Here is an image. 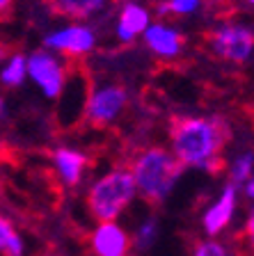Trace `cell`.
I'll list each match as a JSON object with an SVG mask.
<instances>
[{"instance_id":"19","label":"cell","mask_w":254,"mask_h":256,"mask_svg":"<svg viewBox=\"0 0 254 256\" xmlns=\"http://www.w3.org/2000/svg\"><path fill=\"white\" fill-rule=\"evenodd\" d=\"M204 0H167V12L169 14H195L201 7Z\"/></svg>"},{"instance_id":"5","label":"cell","mask_w":254,"mask_h":256,"mask_svg":"<svg viewBox=\"0 0 254 256\" xmlns=\"http://www.w3.org/2000/svg\"><path fill=\"white\" fill-rule=\"evenodd\" d=\"M26 74L46 98H60L67 87L64 64L48 50H35L30 58H26Z\"/></svg>"},{"instance_id":"3","label":"cell","mask_w":254,"mask_h":256,"mask_svg":"<svg viewBox=\"0 0 254 256\" xmlns=\"http://www.w3.org/2000/svg\"><path fill=\"white\" fill-rule=\"evenodd\" d=\"M135 197H138V192H135L131 172L117 167L92 183L90 192H87V208L99 224L115 222Z\"/></svg>"},{"instance_id":"2","label":"cell","mask_w":254,"mask_h":256,"mask_svg":"<svg viewBox=\"0 0 254 256\" xmlns=\"http://www.w3.org/2000/svg\"><path fill=\"white\" fill-rule=\"evenodd\" d=\"M128 172L135 183V192H140L149 204H160L174 190L183 165L163 146H149L133 158Z\"/></svg>"},{"instance_id":"1","label":"cell","mask_w":254,"mask_h":256,"mask_svg":"<svg viewBox=\"0 0 254 256\" xmlns=\"http://www.w3.org/2000/svg\"><path fill=\"white\" fill-rule=\"evenodd\" d=\"M229 140V126L217 117H179L169 126V142L183 167H197L217 174L224 167L222 149Z\"/></svg>"},{"instance_id":"14","label":"cell","mask_w":254,"mask_h":256,"mask_svg":"<svg viewBox=\"0 0 254 256\" xmlns=\"http://www.w3.org/2000/svg\"><path fill=\"white\" fill-rule=\"evenodd\" d=\"M0 254L3 256H23V240L14 224L0 215Z\"/></svg>"},{"instance_id":"10","label":"cell","mask_w":254,"mask_h":256,"mask_svg":"<svg viewBox=\"0 0 254 256\" xmlns=\"http://www.w3.org/2000/svg\"><path fill=\"white\" fill-rule=\"evenodd\" d=\"M142 37H144V44H147L149 50L165 60L176 58V55L181 53V48H183L181 32L169 26H163V23H151V26L144 30Z\"/></svg>"},{"instance_id":"17","label":"cell","mask_w":254,"mask_h":256,"mask_svg":"<svg viewBox=\"0 0 254 256\" xmlns=\"http://www.w3.org/2000/svg\"><path fill=\"white\" fill-rule=\"evenodd\" d=\"M156 238H158V222H156L154 218H149L144 220L142 224H140V229L135 231V247L138 250H149V247L156 242Z\"/></svg>"},{"instance_id":"24","label":"cell","mask_w":254,"mask_h":256,"mask_svg":"<svg viewBox=\"0 0 254 256\" xmlns=\"http://www.w3.org/2000/svg\"><path fill=\"white\" fill-rule=\"evenodd\" d=\"M245 2H249V5H252V2H254V0H245Z\"/></svg>"},{"instance_id":"6","label":"cell","mask_w":254,"mask_h":256,"mask_svg":"<svg viewBox=\"0 0 254 256\" xmlns=\"http://www.w3.org/2000/svg\"><path fill=\"white\" fill-rule=\"evenodd\" d=\"M126 103H128V94L122 85H115V82L101 85L96 90H92L90 96H87L85 114L94 126H106V124H112L122 114Z\"/></svg>"},{"instance_id":"20","label":"cell","mask_w":254,"mask_h":256,"mask_svg":"<svg viewBox=\"0 0 254 256\" xmlns=\"http://www.w3.org/2000/svg\"><path fill=\"white\" fill-rule=\"evenodd\" d=\"M10 7H12V0H0V16L7 14V12H10Z\"/></svg>"},{"instance_id":"18","label":"cell","mask_w":254,"mask_h":256,"mask_svg":"<svg viewBox=\"0 0 254 256\" xmlns=\"http://www.w3.org/2000/svg\"><path fill=\"white\" fill-rule=\"evenodd\" d=\"M192 256H229L227 247L220 245L217 240H201L195 245V252Z\"/></svg>"},{"instance_id":"22","label":"cell","mask_w":254,"mask_h":256,"mask_svg":"<svg viewBox=\"0 0 254 256\" xmlns=\"http://www.w3.org/2000/svg\"><path fill=\"white\" fill-rule=\"evenodd\" d=\"M5 108H7V103H5V98L0 96V119L5 117Z\"/></svg>"},{"instance_id":"16","label":"cell","mask_w":254,"mask_h":256,"mask_svg":"<svg viewBox=\"0 0 254 256\" xmlns=\"http://www.w3.org/2000/svg\"><path fill=\"white\" fill-rule=\"evenodd\" d=\"M252 151H245V154H240L238 158L233 160L231 165V186H240V183L249 181L252 178Z\"/></svg>"},{"instance_id":"9","label":"cell","mask_w":254,"mask_h":256,"mask_svg":"<svg viewBox=\"0 0 254 256\" xmlns=\"http://www.w3.org/2000/svg\"><path fill=\"white\" fill-rule=\"evenodd\" d=\"M233 213H236V188L231 183L224 186V190L220 192V197L213 206L206 208V213L201 218V224H204V231L208 236H217L220 231H224L231 222Z\"/></svg>"},{"instance_id":"23","label":"cell","mask_w":254,"mask_h":256,"mask_svg":"<svg viewBox=\"0 0 254 256\" xmlns=\"http://www.w3.org/2000/svg\"><path fill=\"white\" fill-rule=\"evenodd\" d=\"M5 55H7V48H5V44L0 42V62H3V60H5Z\"/></svg>"},{"instance_id":"11","label":"cell","mask_w":254,"mask_h":256,"mask_svg":"<svg viewBox=\"0 0 254 256\" xmlns=\"http://www.w3.org/2000/svg\"><path fill=\"white\" fill-rule=\"evenodd\" d=\"M151 26V14L147 7L138 2H126L117 18V39L119 42H133L135 37L144 34V30Z\"/></svg>"},{"instance_id":"7","label":"cell","mask_w":254,"mask_h":256,"mask_svg":"<svg viewBox=\"0 0 254 256\" xmlns=\"http://www.w3.org/2000/svg\"><path fill=\"white\" fill-rule=\"evenodd\" d=\"M44 44L51 50H60V53L71 55V58H80V55H87L94 50L96 34L90 26L71 23V26L60 28V30H53L51 34H46Z\"/></svg>"},{"instance_id":"15","label":"cell","mask_w":254,"mask_h":256,"mask_svg":"<svg viewBox=\"0 0 254 256\" xmlns=\"http://www.w3.org/2000/svg\"><path fill=\"white\" fill-rule=\"evenodd\" d=\"M26 78H28V74H26V58H23L21 53H14L5 62L3 71H0V82H3V85H7V87H19Z\"/></svg>"},{"instance_id":"12","label":"cell","mask_w":254,"mask_h":256,"mask_svg":"<svg viewBox=\"0 0 254 256\" xmlns=\"http://www.w3.org/2000/svg\"><path fill=\"white\" fill-rule=\"evenodd\" d=\"M53 162H55V170H58L62 183L64 186H69V188L80 186L85 170H87V165H90L87 156L80 154V151H76V149H67V146H62V149L55 151Z\"/></svg>"},{"instance_id":"21","label":"cell","mask_w":254,"mask_h":256,"mask_svg":"<svg viewBox=\"0 0 254 256\" xmlns=\"http://www.w3.org/2000/svg\"><path fill=\"white\" fill-rule=\"evenodd\" d=\"M245 194L252 199V194H254V183H252V178H249V181H245Z\"/></svg>"},{"instance_id":"13","label":"cell","mask_w":254,"mask_h":256,"mask_svg":"<svg viewBox=\"0 0 254 256\" xmlns=\"http://www.w3.org/2000/svg\"><path fill=\"white\" fill-rule=\"evenodd\" d=\"M46 5L67 18H90L106 7V0H46Z\"/></svg>"},{"instance_id":"4","label":"cell","mask_w":254,"mask_h":256,"mask_svg":"<svg viewBox=\"0 0 254 256\" xmlns=\"http://www.w3.org/2000/svg\"><path fill=\"white\" fill-rule=\"evenodd\" d=\"M208 46L224 62L243 64L252 58V48H254L252 28L240 26V23L220 26L208 34Z\"/></svg>"},{"instance_id":"8","label":"cell","mask_w":254,"mask_h":256,"mask_svg":"<svg viewBox=\"0 0 254 256\" xmlns=\"http://www.w3.org/2000/svg\"><path fill=\"white\" fill-rule=\"evenodd\" d=\"M128 247L131 238L117 222H101L92 234V250L96 256H126Z\"/></svg>"}]
</instances>
